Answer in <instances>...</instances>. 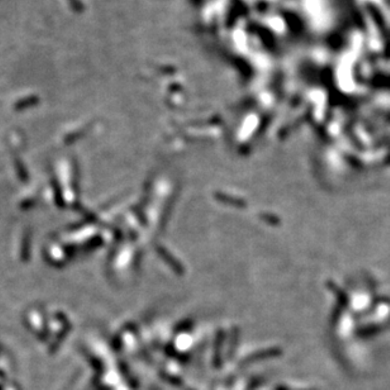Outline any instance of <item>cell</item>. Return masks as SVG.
I'll return each instance as SVG.
<instances>
[{"label":"cell","instance_id":"cell-1","mask_svg":"<svg viewBox=\"0 0 390 390\" xmlns=\"http://www.w3.org/2000/svg\"><path fill=\"white\" fill-rule=\"evenodd\" d=\"M38 102V98L36 96H30V98H26V99H22V100H19L18 103H16V110H23V109H27V108H30V106H33L34 104H37Z\"/></svg>","mask_w":390,"mask_h":390}]
</instances>
